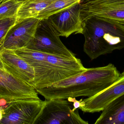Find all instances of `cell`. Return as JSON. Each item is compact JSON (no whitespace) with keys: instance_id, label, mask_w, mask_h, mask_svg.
Masks as SVG:
<instances>
[{"instance_id":"obj_8","label":"cell","mask_w":124,"mask_h":124,"mask_svg":"<svg viewBox=\"0 0 124 124\" xmlns=\"http://www.w3.org/2000/svg\"><path fill=\"white\" fill-rule=\"evenodd\" d=\"M80 4L82 23L94 17L124 20V0H86Z\"/></svg>"},{"instance_id":"obj_17","label":"cell","mask_w":124,"mask_h":124,"mask_svg":"<svg viewBox=\"0 0 124 124\" xmlns=\"http://www.w3.org/2000/svg\"><path fill=\"white\" fill-rule=\"evenodd\" d=\"M17 20V17L0 20V51L3 49L4 43L7 33Z\"/></svg>"},{"instance_id":"obj_4","label":"cell","mask_w":124,"mask_h":124,"mask_svg":"<svg viewBox=\"0 0 124 124\" xmlns=\"http://www.w3.org/2000/svg\"><path fill=\"white\" fill-rule=\"evenodd\" d=\"M26 48L63 58H76L62 43L48 19L40 20L34 38Z\"/></svg>"},{"instance_id":"obj_7","label":"cell","mask_w":124,"mask_h":124,"mask_svg":"<svg viewBox=\"0 0 124 124\" xmlns=\"http://www.w3.org/2000/svg\"><path fill=\"white\" fill-rule=\"evenodd\" d=\"M44 101H16L4 109L2 124H34L42 110Z\"/></svg>"},{"instance_id":"obj_11","label":"cell","mask_w":124,"mask_h":124,"mask_svg":"<svg viewBox=\"0 0 124 124\" xmlns=\"http://www.w3.org/2000/svg\"><path fill=\"white\" fill-rule=\"evenodd\" d=\"M124 94V70L118 79L108 88L95 95L81 99L79 109L84 113L100 112L114 100Z\"/></svg>"},{"instance_id":"obj_9","label":"cell","mask_w":124,"mask_h":124,"mask_svg":"<svg viewBox=\"0 0 124 124\" xmlns=\"http://www.w3.org/2000/svg\"><path fill=\"white\" fill-rule=\"evenodd\" d=\"M40 20L37 17L17 19L7 34L3 49L15 50L27 47L34 38Z\"/></svg>"},{"instance_id":"obj_13","label":"cell","mask_w":124,"mask_h":124,"mask_svg":"<svg viewBox=\"0 0 124 124\" xmlns=\"http://www.w3.org/2000/svg\"><path fill=\"white\" fill-rule=\"evenodd\" d=\"M95 124H124V94L110 103L102 111Z\"/></svg>"},{"instance_id":"obj_12","label":"cell","mask_w":124,"mask_h":124,"mask_svg":"<svg viewBox=\"0 0 124 124\" xmlns=\"http://www.w3.org/2000/svg\"><path fill=\"white\" fill-rule=\"evenodd\" d=\"M0 58L4 69L32 86L35 72L33 68L11 50L0 51Z\"/></svg>"},{"instance_id":"obj_14","label":"cell","mask_w":124,"mask_h":124,"mask_svg":"<svg viewBox=\"0 0 124 124\" xmlns=\"http://www.w3.org/2000/svg\"><path fill=\"white\" fill-rule=\"evenodd\" d=\"M54 0H26L22 3L17 14L18 19L37 17L39 13Z\"/></svg>"},{"instance_id":"obj_22","label":"cell","mask_w":124,"mask_h":124,"mask_svg":"<svg viewBox=\"0 0 124 124\" xmlns=\"http://www.w3.org/2000/svg\"><path fill=\"white\" fill-rule=\"evenodd\" d=\"M1 0H0V3L1 2Z\"/></svg>"},{"instance_id":"obj_20","label":"cell","mask_w":124,"mask_h":124,"mask_svg":"<svg viewBox=\"0 0 124 124\" xmlns=\"http://www.w3.org/2000/svg\"><path fill=\"white\" fill-rule=\"evenodd\" d=\"M16 1H18V2H20V3H22L23 1H25L26 0H16Z\"/></svg>"},{"instance_id":"obj_16","label":"cell","mask_w":124,"mask_h":124,"mask_svg":"<svg viewBox=\"0 0 124 124\" xmlns=\"http://www.w3.org/2000/svg\"><path fill=\"white\" fill-rule=\"evenodd\" d=\"M22 3L16 0H2L0 3V20L17 17Z\"/></svg>"},{"instance_id":"obj_18","label":"cell","mask_w":124,"mask_h":124,"mask_svg":"<svg viewBox=\"0 0 124 124\" xmlns=\"http://www.w3.org/2000/svg\"><path fill=\"white\" fill-rule=\"evenodd\" d=\"M68 100L69 102H72L73 106V110L75 111L77 109H78L81 106V99L79 100L76 99V98L69 97L68 98Z\"/></svg>"},{"instance_id":"obj_10","label":"cell","mask_w":124,"mask_h":124,"mask_svg":"<svg viewBox=\"0 0 124 124\" xmlns=\"http://www.w3.org/2000/svg\"><path fill=\"white\" fill-rule=\"evenodd\" d=\"M80 3L48 18L60 36L68 38L73 33L82 34L83 27L80 17Z\"/></svg>"},{"instance_id":"obj_3","label":"cell","mask_w":124,"mask_h":124,"mask_svg":"<svg viewBox=\"0 0 124 124\" xmlns=\"http://www.w3.org/2000/svg\"><path fill=\"white\" fill-rule=\"evenodd\" d=\"M84 51L92 60L124 48V20L94 17L82 23Z\"/></svg>"},{"instance_id":"obj_19","label":"cell","mask_w":124,"mask_h":124,"mask_svg":"<svg viewBox=\"0 0 124 124\" xmlns=\"http://www.w3.org/2000/svg\"><path fill=\"white\" fill-rule=\"evenodd\" d=\"M0 68H1V69L4 68L3 65L0 58Z\"/></svg>"},{"instance_id":"obj_6","label":"cell","mask_w":124,"mask_h":124,"mask_svg":"<svg viewBox=\"0 0 124 124\" xmlns=\"http://www.w3.org/2000/svg\"><path fill=\"white\" fill-rule=\"evenodd\" d=\"M36 90L4 69L0 68V101L10 104L16 101H39Z\"/></svg>"},{"instance_id":"obj_5","label":"cell","mask_w":124,"mask_h":124,"mask_svg":"<svg viewBox=\"0 0 124 124\" xmlns=\"http://www.w3.org/2000/svg\"><path fill=\"white\" fill-rule=\"evenodd\" d=\"M72 102L67 99L46 100L34 124H87L79 116L78 108L73 110Z\"/></svg>"},{"instance_id":"obj_15","label":"cell","mask_w":124,"mask_h":124,"mask_svg":"<svg viewBox=\"0 0 124 124\" xmlns=\"http://www.w3.org/2000/svg\"><path fill=\"white\" fill-rule=\"evenodd\" d=\"M81 0H54L38 15L37 18L48 19L50 16L65 10L77 3L81 2Z\"/></svg>"},{"instance_id":"obj_1","label":"cell","mask_w":124,"mask_h":124,"mask_svg":"<svg viewBox=\"0 0 124 124\" xmlns=\"http://www.w3.org/2000/svg\"><path fill=\"white\" fill-rule=\"evenodd\" d=\"M120 74L116 67L110 63L103 67L87 68L76 75L36 90L46 100L90 97L108 88Z\"/></svg>"},{"instance_id":"obj_21","label":"cell","mask_w":124,"mask_h":124,"mask_svg":"<svg viewBox=\"0 0 124 124\" xmlns=\"http://www.w3.org/2000/svg\"><path fill=\"white\" fill-rule=\"evenodd\" d=\"M0 103H4V104H6V105H9V104L7 103L6 102H3V101H0Z\"/></svg>"},{"instance_id":"obj_2","label":"cell","mask_w":124,"mask_h":124,"mask_svg":"<svg viewBox=\"0 0 124 124\" xmlns=\"http://www.w3.org/2000/svg\"><path fill=\"white\" fill-rule=\"evenodd\" d=\"M33 67L32 86L40 89L81 73L87 70L80 59L60 57L24 47L13 50Z\"/></svg>"}]
</instances>
